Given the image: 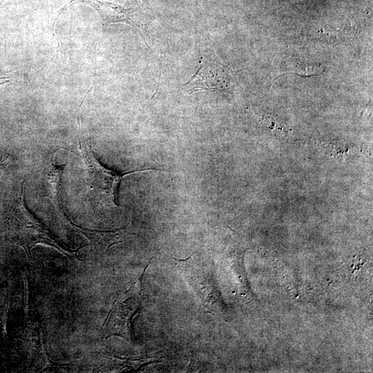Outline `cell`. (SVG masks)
I'll use <instances>...</instances> for the list:
<instances>
[{
	"instance_id": "8992f818",
	"label": "cell",
	"mask_w": 373,
	"mask_h": 373,
	"mask_svg": "<svg viewBox=\"0 0 373 373\" xmlns=\"http://www.w3.org/2000/svg\"><path fill=\"white\" fill-rule=\"evenodd\" d=\"M101 10L99 12L102 15L107 23L126 22L135 24L128 17V10L121 7L119 5L108 3L99 2Z\"/></svg>"
},
{
	"instance_id": "5b68a950",
	"label": "cell",
	"mask_w": 373,
	"mask_h": 373,
	"mask_svg": "<svg viewBox=\"0 0 373 373\" xmlns=\"http://www.w3.org/2000/svg\"><path fill=\"white\" fill-rule=\"evenodd\" d=\"M178 265L180 273L187 280L202 307L209 311L213 309L217 296L203 268L189 260H180Z\"/></svg>"
},
{
	"instance_id": "7a4b0ae2",
	"label": "cell",
	"mask_w": 373,
	"mask_h": 373,
	"mask_svg": "<svg viewBox=\"0 0 373 373\" xmlns=\"http://www.w3.org/2000/svg\"><path fill=\"white\" fill-rule=\"evenodd\" d=\"M142 276L124 292L112 307L105 325L107 336L131 340V323L142 301Z\"/></svg>"
},
{
	"instance_id": "52a82bcc",
	"label": "cell",
	"mask_w": 373,
	"mask_h": 373,
	"mask_svg": "<svg viewBox=\"0 0 373 373\" xmlns=\"http://www.w3.org/2000/svg\"><path fill=\"white\" fill-rule=\"evenodd\" d=\"M8 79L7 77H0V85L3 84L8 82Z\"/></svg>"
},
{
	"instance_id": "3957f363",
	"label": "cell",
	"mask_w": 373,
	"mask_h": 373,
	"mask_svg": "<svg viewBox=\"0 0 373 373\" xmlns=\"http://www.w3.org/2000/svg\"><path fill=\"white\" fill-rule=\"evenodd\" d=\"M23 188L24 184L14 210L18 227V239L21 244L27 251L37 244H45L54 247L68 256H76L79 249L75 251L63 248L52 237L47 227L28 211L24 205Z\"/></svg>"
},
{
	"instance_id": "277c9868",
	"label": "cell",
	"mask_w": 373,
	"mask_h": 373,
	"mask_svg": "<svg viewBox=\"0 0 373 373\" xmlns=\"http://www.w3.org/2000/svg\"><path fill=\"white\" fill-rule=\"evenodd\" d=\"M225 68L216 59H210L204 52L198 69L186 84L191 85V92L227 88L230 86L231 76Z\"/></svg>"
},
{
	"instance_id": "6da1fadb",
	"label": "cell",
	"mask_w": 373,
	"mask_h": 373,
	"mask_svg": "<svg viewBox=\"0 0 373 373\" xmlns=\"http://www.w3.org/2000/svg\"><path fill=\"white\" fill-rule=\"evenodd\" d=\"M79 149L87 171L89 195L97 205L117 207V196L121 179L131 173L152 171L153 169L135 170L120 173L103 166L92 149L89 137L82 133L79 137Z\"/></svg>"
}]
</instances>
